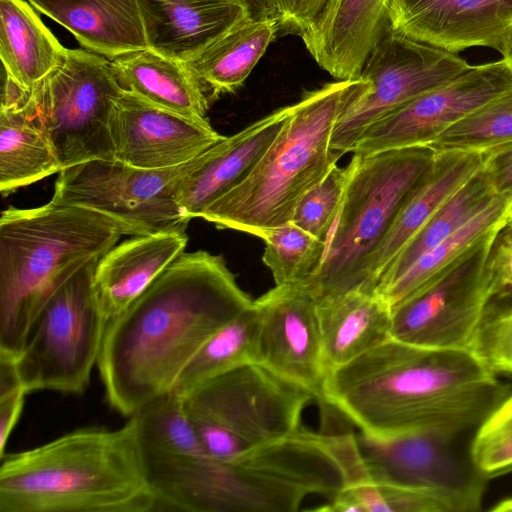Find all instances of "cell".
Segmentation results:
<instances>
[{
	"instance_id": "6da1fadb",
	"label": "cell",
	"mask_w": 512,
	"mask_h": 512,
	"mask_svg": "<svg viewBox=\"0 0 512 512\" xmlns=\"http://www.w3.org/2000/svg\"><path fill=\"white\" fill-rule=\"evenodd\" d=\"M253 302L222 255L183 252L107 322L97 364L109 404L131 416L171 391L201 346Z\"/></svg>"
},
{
	"instance_id": "7a4b0ae2",
	"label": "cell",
	"mask_w": 512,
	"mask_h": 512,
	"mask_svg": "<svg viewBox=\"0 0 512 512\" xmlns=\"http://www.w3.org/2000/svg\"><path fill=\"white\" fill-rule=\"evenodd\" d=\"M496 374L471 350L389 338L328 370L320 403L372 436L430 428L454 439L510 395Z\"/></svg>"
},
{
	"instance_id": "3957f363",
	"label": "cell",
	"mask_w": 512,
	"mask_h": 512,
	"mask_svg": "<svg viewBox=\"0 0 512 512\" xmlns=\"http://www.w3.org/2000/svg\"><path fill=\"white\" fill-rule=\"evenodd\" d=\"M157 507L131 416L117 429L82 428L1 457L0 512H150Z\"/></svg>"
},
{
	"instance_id": "277c9868",
	"label": "cell",
	"mask_w": 512,
	"mask_h": 512,
	"mask_svg": "<svg viewBox=\"0 0 512 512\" xmlns=\"http://www.w3.org/2000/svg\"><path fill=\"white\" fill-rule=\"evenodd\" d=\"M127 228L84 207H8L0 216V354L16 358L49 298Z\"/></svg>"
},
{
	"instance_id": "5b68a950",
	"label": "cell",
	"mask_w": 512,
	"mask_h": 512,
	"mask_svg": "<svg viewBox=\"0 0 512 512\" xmlns=\"http://www.w3.org/2000/svg\"><path fill=\"white\" fill-rule=\"evenodd\" d=\"M362 78L338 80L305 92L249 175L219 197L201 218L219 229L263 239L289 221L301 198L337 165L343 153L331 137L347 105L366 87Z\"/></svg>"
},
{
	"instance_id": "8992f818",
	"label": "cell",
	"mask_w": 512,
	"mask_h": 512,
	"mask_svg": "<svg viewBox=\"0 0 512 512\" xmlns=\"http://www.w3.org/2000/svg\"><path fill=\"white\" fill-rule=\"evenodd\" d=\"M430 146L353 154L342 201L317 271L304 282L316 299L360 288L363 264L410 190L434 160Z\"/></svg>"
},
{
	"instance_id": "52a82bcc",
	"label": "cell",
	"mask_w": 512,
	"mask_h": 512,
	"mask_svg": "<svg viewBox=\"0 0 512 512\" xmlns=\"http://www.w3.org/2000/svg\"><path fill=\"white\" fill-rule=\"evenodd\" d=\"M315 394L262 363L217 376L184 397L205 455L234 461L301 427Z\"/></svg>"
},
{
	"instance_id": "ba28073f",
	"label": "cell",
	"mask_w": 512,
	"mask_h": 512,
	"mask_svg": "<svg viewBox=\"0 0 512 512\" xmlns=\"http://www.w3.org/2000/svg\"><path fill=\"white\" fill-rule=\"evenodd\" d=\"M123 89L111 61L83 49H68L63 61L24 88L7 111L26 114L51 143L61 170L95 159L114 160L109 121Z\"/></svg>"
},
{
	"instance_id": "9c48e42d",
	"label": "cell",
	"mask_w": 512,
	"mask_h": 512,
	"mask_svg": "<svg viewBox=\"0 0 512 512\" xmlns=\"http://www.w3.org/2000/svg\"><path fill=\"white\" fill-rule=\"evenodd\" d=\"M100 258L69 278L31 324L15 358L27 393L51 390L81 394L88 387L107 325L93 285Z\"/></svg>"
},
{
	"instance_id": "30bf717a",
	"label": "cell",
	"mask_w": 512,
	"mask_h": 512,
	"mask_svg": "<svg viewBox=\"0 0 512 512\" xmlns=\"http://www.w3.org/2000/svg\"><path fill=\"white\" fill-rule=\"evenodd\" d=\"M211 149L163 169L104 159L70 166L58 173L51 200L105 214L125 226L129 236L186 229L190 220L177 202L178 188L209 158Z\"/></svg>"
},
{
	"instance_id": "8fae6325",
	"label": "cell",
	"mask_w": 512,
	"mask_h": 512,
	"mask_svg": "<svg viewBox=\"0 0 512 512\" xmlns=\"http://www.w3.org/2000/svg\"><path fill=\"white\" fill-rule=\"evenodd\" d=\"M157 510L294 512L304 490L237 461L205 454L143 457Z\"/></svg>"
},
{
	"instance_id": "7c38bea8",
	"label": "cell",
	"mask_w": 512,
	"mask_h": 512,
	"mask_svg": "<svg viewBox=\"0 0 512 512\" xmlns=\"http://www.w3.org/2000/svg\"><path fill=\"white\" fill-rule=\"evenodd\" d=\"M455 53L410 39L391 28L376 44L360 78L368 86L345 108L332 132L331 147L353 152L375 122L469 69Z\"/></svg>"
},
{
	"instance_id": "4fadbf2b",
	"label": "cell",
	"mask_w": 512,
	"mask_h": 512,
	"mask_svg": "<svg viewBox=\"0 0 512 512\" xmlns=\"http://www.w3.org/2000/svg\"><path fill=\"white\" fill-rule=\"evenodd\" d=\"M498 234L392 307L391 338L422 347L472 351L490 304L500 295L488 266Z\"/></svg>"
},
{
	"instance_id": "5bb4252c",
	"label": "cell",
	"mask_w": 512,
	"mask_h": 512,
	"mask_svg": "<svg viewBox=\"0 0 512 512\" xmlns=\"http://www.w3.org/2000/svg\"><path fill=\"white\" fill-rule=\"evenodd\" d=\"M512 90V70L500 60L471 66L371 125L353 153L369 155L414 146H429L450 126Z\"/></svg>"
},
{
	"instance_id": "9a60e30c",
	"label": "cell",
	"mask_w": 512,
	"mask_h": 512,
	"mask_svg": "<svg viewBox=\"0 0 512 512\" xmlns=\"http://www.w3.org/2000/svg\"><path fill=\"white\" fill-rule=\"evenodd\" d=\"M356 435L371 481L448 493L480 509L484 477L467 471L445 433L420 428L384 437Z\"/></svg>"
},
{
	"instance_id": "2e32d148",
	"label": "cell",
	"mask_w": 512,
	"mask_h": 512,
	"mask_svg": "<svg viewBox=\"0 0 512 512\" xmlns=\"http://www.w3.org/2000/svg\"><path fill=\"white\" fill-rule=\"evenodd\" d=\"M114 160L143 169L181 165L225 136L208 119L188 117L122 90L109 121Z\"/></svg>"
},
{
	"instance_id": "e0dca14e",
	"label": "cell",
	"mask_w": 512,
	"mask_h": 512,
	"mask_svg": "<svg viewBox=\"0 0 512 512\" xmlns=\"http://www.w3.org/2000/svg\"><path fill=\"white\" fill-rule=\"evenodd\" d=\"M234 461L330 500L371 481L357 435L351 432L316 433L300 427Z\"/></svg>"
},
{
	"instance_id": "ac0fdd59",
	"label": "cell",
	"mask_w": 512,
	"mask_h": 512,
	"mask_svg": "<svg viewBox=\"0 0 512 512\" xmlns=\"http://www.w3.org/2000/svg\"><path fill=\"white\" fill-rule=\"evenodd\" d=\"M254 305L260 363L310 389L321 402L328 370L313 294L303 283L275 285Z\"/></svg>"
},
{
	"instance_id": "d6986e66",
	"label": "cell",
	"mask_w": 512,
	"mask_h": 512,
	"mask_svg": "<svg viewBox=\"0 0 512 512\" xmlns=\"http://www.w3.org/2000/svg\"><path fill=\"white\" fill-rule=\"evenodd\" d=\"M388 16L396 33L451 53L498 51L512 29V0H391Z\"/></svg>"
},
{
	"instance_id": "ffe728a7",
	"label": "cell",
	"mask_w": 512,
	"mask_h": 512,
	"mask_svg": "<svg viewBox=\"0 0 512 512\" xmlns=\"http://www.w3.org/2000/svg\"><path fill=\"white\" fill-rule=\"evenodd\" d=\"M480 152H436L435 158L408 193L387 233L365 260L360 288L374 291L380 277L413 236L483 167Z\"/></svg>"
},
{
	"instance_id": "44dd1931",
	"label": "cell",
	"mask_w": 512,
	"mask_h": 512,
	"mask_svg": "<svg viewBox=\"0 0 512 512\" xmlns=\"http://www.w3.org/2000/svg\"><path fill=\"white\" fill-rule=\"evenodd\" d=\"M391 0H330L301 35L317 64L338 80L360 77L369 54L389 30Z\"/></svg>"
},
{
	"instance_id": "7402d4cb",
	"label": "cell",
	"mask_w": 512,
	"mask_h": 512,
	"mask_svg": "<svg viewBox=\"0 0 512 512\" xmlns=\"http://www.w3.org/2000/svg\"><path fill=\"white\" fill-rule=\"evenodd\" d=\"M290 105L279 108L215 144L209 158L180 183L177 202L188 220L201 217L219 197L242 182L281 130Z\"/></svg>"
},
{
	"instance_id": "603a6c76",
	"label": "cell",
	"mask_w": 512,
	"mask_h": 512,
	"mask_svg": "<svg viewBox=\"0 0 512 512\" xmlns=\"http://www.w3.org/2000/svg\"><path fill=\"white\" fill-rule=\"evenodd\" d=\"M186 229L130 236L99 260L93 285L107 322L129 307L183 252Z\"/></svg>"
},
{
	"instance_id": "cb8c5ba5",
	"label": "cell",
	"mask_w": 512,
	"mask_h": 512,
	"mask_svg": "<svg viewBox=\"0 0 512 512\" xmlns=\"http://www.w3.org/2000/svg\"><path fill=\"white\" fill-rule=\"evenodd\" d=\"M148 48L187 62L241 21L248 10L234 0H137Z\"/></svg>"
},
{
	"instance_id": "d4e9b609",
	"label": "cell",
	"mask_w": 512,
	"mask_h": 512,
	"mask_svg": "<svg viewBox=\"0 0 512 512\" xmlns=\"http://www.w3.org/2000/svg\"><path fill=\"white\" fill-rule=\"evenodd\" d=\"M86 50L112 59L148 48L137 0H27Z\"/></svg>"
},
{
	"instance_id": "484cf974",
	"label": "cell",
	"mask_w": 512,
	"mask_h": 512,
	"mask_svg": "<svg viewBox=\"0 0 512 512\" xmlns=\"http://www.w3.org/2000/svg\"><path fill=\"white\" fill-rule=\"evenodd\" d=\"M391 314V306L375 291L355 289L318 300L327 370L349 363L391 338Z\"/></svg>"
},
{
	"instance_id": "4316f807",
	"label": "cell",
	"mask_w": 512,
	"mask_h": 512,
	"mask_svg": "<svg viewBox=\"0 0 512 512\" xmlns=\"http://www.w3.org/2000/svg\"><path fill=\"white\" fill-rule=\"evenodd\" d=\"M123 90L165 109L197 119H208L209 94L185 62L150 48L110 59Z\"/></svg>"
},
{
	"instance_id": "83f0119b",
	"label": "cell",
	"mask_w": 512,
	"mask_h": 512,
	"mask_svg": "<svg viewBox=\"0 0 512 512\" xmlns=\"http://www.w3.org/2000/svg\"><path fill=\"white\" fill-rule=\"evenodd\" d=\"M278 32L277 18H247L185 63L214 100L243 85Z\"/></svg>"
},
{
	"instance_id": "f1b7e54d",
	"label": "cell",
	"mask_w": 512,
	"mask_h": 512,
	"mask_svg": "<svg viewBox=\"0 0 512 512\" xmlns=\"http://www.w3.org/2000/svg\"><path fill=\"white\" fill-rule=\"evenodd\" d=\"M512 192L495 195L472 219L422 255L400 278L375 291L391 308L454 267L487 237L509 224Z\"/></svg>"
},
{
	"instance_id": "f546056e",
	"label": "cell",
	"mask_w": 512,
	"mask_h": 512,
	"mask_svg": "<svg viewBox=\"0 0 512 512\" xmlns=\"http://www.w3.org/2000/svg\"><path fill=\"white\" fill-rule=\"evenodd\" d=\"M65 48L28 1L0 0V57L3 70L30 88L65 58Z\"/></svg>"
},
{
	"instance_id": "4dcf8cb0",
	"label": "cell",
	"mask_w": 512,
	"mask_h": 512,
	"mask_svg": "<svg viewBox=\"0 0 512 512\" xmlns=\"http://www.w3.org/2000/svg\"><path fill=\"white\" fill-rule=\"evenodd\" d=\"M259 333L260 319L253 302L201 346L172 390L184 398L205 382L230 370L260 363Z\"/></svg>"
},
{
	"instance_id": "1f68e13d",
	"label": "cell",
	"mask_w": 512,
	"mask_h": 512,
	"mask_svg": "<svg viewBox=\"0 0 512 512\" xmlns=\"http://www.w3.org/2000/svg\"><path fill=\"white\" fill-rule=\"evenodd\" d=\"M60 171L55 151L37 124L21 111H0L2 195Z\"/></svg>"
},
{
	"instance_id": "d6a6232c",
	"label": "cell",
	"mask_w": 512,
	"mask_h": 512,
	"mask_svg": "<svg viewBox=\"0 0 512 512\" xmlns=\"http://www.w3.org/2000/svg\"><path fill=\"white\" fill-rule=\"evenodd\" d=\"M495 196L481 172L450 197L402 248L380 277L374 291L400 278L422 255L447 239Z\"/></svg>"
},
{
	"instance_id": "836d02e7",
	"label": "cell",
	"mask_w": 512,
	"mask_h": 512,
	"mask_svg": "<svg viewBox=\"0 0 512 512\" xmlns=\"http://www.w3.org/2000/svg\"><path fill=\"white\" fill-rule=\"evenodd\" d=\"M131 417L143 457L205 454L184 398L173 390L154 398Z\"/></svg>"
},
{
	"instance_id": "e575fe53",
	"label": "cell",
	"mask_w": 512,
	"mask_h": 512,
	"mask_svg": "<svg viewBox=\"0 0 512 512\" xmlns=\"http://www.w3.org/2000/svg\"><path fill=\"white\" fill-rule=\"evenodd\" d=\"M330 512H472L463 499L440 491L366 481L320 508Z\"/></svg>"
},
{
	"instance_id": "d590c367",
	"label": "cell",
	"mask_w": 512,
	"mask_h": 512,
	"mask_svg": "<svg viewBox=\"0 0 512 512\" xmlns=\"http://www.w3.org/2000/svg\"><path fill=\"white\" fill-rule=\"evenodd\" d=\"M512 143V90L474 110L429 146L436 152L485 153Z\"/></svg>"
},
{
	"instance_id": "8d00e7d4",
	"label": "cell",
	"mask_w": 512,
	"mask_h": 512,
	"mask_svg": "<svg viewBox=\"0 0 512 512\" xmlns=\"http://www.w3.org/2000/svg\"><path fill=\"white\" fill-rule=\"evenodd\" d=\"M263 240L262 260L275 285L304 282L321 264L325 243L291 221L269 230Z\"/></svg>"
},
{
	"instance_id": "74e56055",
	"label": "cell",
	"mask_w": 512,
	"mask_h": 512,
	"mask_svg": "<svg viewBox=\"0 0 512 512\" xmlns=\"http://www.w3.org/2000/svg\"><path fill=\"white\" fill-rule=\"evenodd\" d=\"M470 457L484 478L512 471V394L477 427Z\"/></svg>"
},
{
	"instance_id": "f35d334b",
	"label": "cell",
	"mask_w": 512,
	"mask_h": 512,
	"mask_svg": "<svg viewBox=\"0 0 512 512\" xmlns=\"http://www.w3.org/2000/svg\"><path fill=\"white\" fill-rule=\"evenodd\" d=\"M347 177V166L335 165L301 198L291 222L325 243L340 208Z\"/></svg>"
},
{
	"instance_id": "ab89813d",
	"label": "cell",
	"mask_w": 512,
	"mask_h": 512,
	"mask_svg": "<svg viewBox=\"0 0 512 512\" xmlns=\"http://www.w3.org/2000/svg\"><path fill=\"white\" fill-rule=\"evenodd\" d=\"M472 351L495 373L512 374V305L497 312L490 309Z\"/></svg>"
},
{
	"instance_id": "60d3db41",
	"label": "cell",
	"mask_w": 512,
	"mask_h": 512,
	"mask_svg": "<svg viewBox=\"0 0 512 512\" xmlns=\"http://www.w3.org/2000/svg\"><path fill=\"white\" fill-rule=\"evenodd\" d=\"M27 391L23 387L11 360L0 361V456L5 455L9 437L17 424Z\"/></svg>"
},
{
	"instance_id": "b9f144b4",
	"label": "cell",
	"mask_w": 512,
	"mask_h": 512,
	"mask_svg": "<svg viewBox=\"0 0 512 512\" xmlns=\"http://www.w3.org/2000/svg\"><path fill=\"white\" fill-rule=\"evenodd\" d=\"M330 0H271L279 22V32L301 36L308 31Z\"/></svg>"
},
{
	"instance_id": "7bdbcfd3",
	"label": "cell",
	"mask_w": 512,
	"mask_h": 512,
	"mask_svg": "<svg viewBox=\"0 0 512 512\" xmlns=\"http://www.w3.org/2000/svg\"><path fill=\"white\" fill-rule=\"evenodd\" d=\"M481 174L495 195L512 192V143L483 153Z\"/></svg>"
},
{
	"instance_id": "ee69618b",
	"label": "cell",
	"mask_w": 512,
	"mask_h": 512,
	"mask_svg": "<svg viewBox=\"0 0 512 512\" xmlns=\"http://www.w3.org/2000/svg\"><path fill=\"white\" fill-rule=\"evenodd\" d=\"M488 266L500 295L512 290V225L504 227L495 238Z\"/></svg>"
},
{
	"instance_id": "f6af8a7d",
	"label": "cell",
	"mask_w": 512,
	"mask_h": 512,
	"mask_svg": "<svg viewBox=\"0 0 512 512\" xmlns=\"http://www.w3.org/2000/svg\"><path fill=\"white\" fill-rule=\"evenodd\" d=\"M241 3L253 20L277 18L271 0H234ZM278 19V18H277Z\"/></svg>"
},
{
	"instance_id": "bcb514c9",
	"label": "cell",
	"mask_w": 512,
	"mask_h": 512,
	"mask_svg": "<svg viewBox=\"0 0 512 512\" xmlns=\"http://www.w3.org/2000/svg\"><path fill=\"white\" fill-rule=\"evenodd\" d=\"M498 52L502 55V59L512 70V29L504 39Z\"/></svg>"
},
{
	"instance_id": "7dc6e473",
	"label": "cell",
	"mask_w": 512,
	"mask_h": 512,
	"mask_svg": "<svg viewBox=\"0 0 512 512\" xmlns=\"http://www.w3.org/2000/svg\"><path fill=\"white\" fill-rule=\"evenodd\" d=\"M490 510L493 512H512V497L497 503Z\"/></svg>"
},
{
	"instance_id": "c3c4849f",
	"label": "cell",
	"mask_w": 512,
	"mask_h": 512,
	"mask_svg": "<svg viewBox=\"0 0 512 512\" xmlns=\"http://www.w3.org/2000/svg\"><path fill=\"white\" fill-rule=\"evenodd\" d=\"M509 225H512V210H511V213H510Z\"/></svg>"
}]
</instances>
